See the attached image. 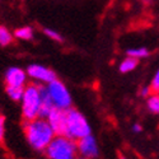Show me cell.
Instances as JSON below:
<instances>
[{"label":"cell","instance_id":"obj_8","mask_svg":"<svg viewBox=\"0 0 159 159\" xmlns=\"http://www.w3.org/2000/svg\"><path fill=\"white\" fill-rule=\"evenodd\" d=\"M46 120L51 125L52 130L55 131L56 135H65L66 131V110L61 108H54L50 115L47 116Z\"/></svg>","mask_w":159,"mask_h":159},{"label":"cell","instance_id":"obj_13","mask_svg":"<svg viewBox=\"0 0 159 159\" xmlns=\"http://www.w3.org/2000/svg\"><path fill=\"white\" fill-rule=\"evenodd\" d=\"M147 107L149 112L154 115H159V96L158 93H152L147 98Z\"/></svg>","mask_w":159,"mask_h":159},{"label":"cell","instance_id":"obj_21","mask_svg":"<svg viewBox=\"0 0 159 159\" xmlns=\"http://www.w3.org/2000/svg\"><path fill=\"white\" fill-rule=\"evenodd\" d=\"M118 159H127L124 154H121V153H118Z\"/></svg>","mask_w":159,"mask_h":159},{"label":"cell","instance_id":"obj_9","mask_svg":"<svg viewBox=\"0 0 159 159\" xmlns=\"http://www.w3.org/2000/svg\"><path fill=\"white\" fill-rule=\"evenodd\" d=\"M27 71L17 66H11L5 71V84L11 87H25L27 84Z\"/></svg>","mask_w":159,"mask_h":159},{"label":"cell","instance_id":"obj_4","mask_svg":"<svg viewBox=\"0 0 159 159\" xmlns=\"http://www.w3.org/2000/svg\"><path fill=\"white\" fill-rule=\"evenodd\" d=\"M41 92L39 85L28 84L24 87V93L22 98V117L24 121H31L39 117V110H41Z\"/></svg>","mask_w":159,"mask_h":159},{"label":"cell","instance_id":"obj_17","mask_svg":"<svg viewBox=\"0 0 159 159\" xmlns=\"http://www.w3.org/2000/svg\"><path fill=\"white\" fill-rule=\"evenodd\" d=\"M150 88H152V92L153 93H159V70L155 73L153 80L150 83Z\"/></svg>","mask_w":159,"mask_h":159},{"label":"cell","instance_id":"obj_5","mask_svg":"<svg viewBox=\"0 0 159 159\" xmlns=\"http://www.w3.org/2000/svg\"><path fill=\"white\" fill-rule=\"evenodd\" d=\"M47 90L50 93V97L54 102L56 108L61 110H69L73 104L71 94L68 90V88L65 87V84L60 80H54L47 84Z\"/></svg>","mask_w":159,"mask_h":159},{"label":"cell","instance_id":"obj_1","mask_svg":"<svg viewBox=\"0 0 159 159\" xmlns=\"http://www.w3.org/2000/svg\"><path fill=\"white\" fill-rule=\"evenodd\" d=\"M23 131L30 147L36 152H45L52 139L56 136L48 121L41 117L25 121L23 125Z\"/></svg>","mask_w":159,"mask_h":159},{"label":"cell","instance_id":"obj_15","mask_svg":"<svg viewBox=\"0 0 159 159\" xmlns=\"http://www.w3.org/2000/svg\"><path fill=\"white\" fill-rule=\"evenodd\" d=\"M126 55L130 56V57H134V59H143V57H147L149 56V51L144 47H140V48H129L126 51Z\"/></svg>","mask_w":159,"mask_h":159},{"label":"cell","instance_id":"obj_14","mask_svg":"<svg viewBox=\"0 0 159 159\" xmlns=\"http://www.w3.org/2000/svg\"><path fill=\"white\" fill-rule=\"evenodd\" d=\"M11 42H13V33H10V31L4 25H0V46H8Z\"/></svg>","mask_w":159,"mask_h":159},{"label":"cell","instance_id":"obj_12","mask_svg":"<svg viewBox=\"0 0 159 159\" xmlns=\"http://www.w3.org/2000/svg\"><path fill=\"white\" fill-rule=\"evenodd\" d=\"M14 37L18 39H22V41H30V39L33 38V31L31 27H20L17 28L14 31Z\"/></svg>","mask_w":159,"mask_h":159},{"label":"cell","instance_id":"obj_23","mask_svg":"<svg viewBox=\"0 0 159 159\" xmlns=\"http://www.w3.org/2000/svg\"><path fill=\"white\" fill-rule=\"evenodd\" d=\"M158 96H159V93H158Z\"/></svg>","mask_w":159,"mask_h":159},{"label":"cell","instance_id":"obj_3","mask_svg":"<svg viewBox=\"0 0 159 159\" xmlns=\"http://www.w3.org/2000/svg\"><path fill=\"white\" fill-rule=\"evenodd\" d=\"M48 159H76L78 145L76 141L64 135H56L45 150Z\"/></svg>","mask_w":159,"mask_h":159},{"label":"cell","instance_id":"obj_11","mask_svg":"<svg viewBox=\"0 0 159 159\" xmlns=\"http://www.w3.org/2000/svg\"><path fill=\"white\" fill-rule=\"evenodd\" d=\"M5 92L10 99L13 101H22L23 98V93H24V87H11V85H7Z\"/></svg>","mask_w":159,"mask_h":159},{"label":"cell","instance_id":"obj_16","mask_svg":"<svg viewBox=\"0 0 159 159\" xmlns=\"http://www.w3.org/2000/svg\"><path fill=\"white\" fill-rule=\"evenodd\" d=\"M43 33L48 37V38H51V39H54V41H56V42H62L64 39H62V37H61V34L59 33V32H56L55 30H51V28H43Z\"/></svg>","mask_w":159,"mask_h":159},{"label":"cell","instance_id":"obj_6","mask_svg":"<svg viewBox=\"0 0 159 159\" xmlns=\"http://www.w3.org/2000/svg\"><path fill=\"white\" fill-rule=\"evenodd\" d=\"M27 75L34 80H38L41 83H45V84H48L51 82L56 80V74L54 70H51L47 66H43V65H39V64H31L28 65L27 68Z\"/></svg>","mask_w":159,"mask_h":159},{"label":"cell","instance_id":"obj_19","mask_svg":"<svg viewBox=\"0 0 159 159\" xmlns=\"http://www.w3.org/2000/svg\"><path fill=\"white\" fill-rule=\"evenodd\" d=\"M152 93H153V92H152L150 85H149V87H144V88L140 89V96H141V97H147V98H148Z\"/></svg>","mask_w":159,"mask_h":159},{"label":"cell","instance_id":"obj_10","mask_svg":"<svg viewBox=\"0 0 159 159\" xmlns=\"http://www.w3.org/2000/svg\"><path fill=\"white\" fill-rule=\"evenodd\" d=\"M136 66H138V59L127 56L125 60H122L120 62V65H118V69H120L121 73L126 74V73H130L134 69H136Z\"/></svg>","mask_w":159,"mask_h":159},{"label":"cell","instance_id":"obj_20","mask_svg":"<svg viewBox=\"0 0 159 159\" xmlns=\"http://www.w3.org/2000/svg\"><path fill=\"white\" fill-rule=\"evenodd\" d=\"M141 130H143V127L139 124H135L134 126H132V131L134 132H141Z\"/></svg>","mask_w":159,"mask_h":159},{"label":"cell","instance_id":"obj_2","mask_svg":"<svg viewBox=\"0 0 159 159\" xmlns=\"http://www.w3.org/2000/svg\"><path fill=\"white\" fill-rule=\"evenodd\" d=\"M90 134L92 129L85 116L73 107L66 110V131L64 136H68L69 139L78 141Z\"/></svg>","mask_w":159,"mask_h":159},{"label":"cell","instance_id":"obj_7","mask_svg":"<svg viewBox=\"0 0 159 159\" xmlns=\"http://www.w3.org/2000/svg\"><path fill=\"white\" fill-rule=\"evenodd\" d=\"M76 145H78V154L79 155L87 157L89 159H96L99 154L96 138L92 134L88 135V136L82 138L80 140H78Z\"/></svg>","mask_w":159,"mask_h":159},{"label":"cell","instance_id":"obj_22","mask_svg":"<svg viewBox=\"0 0 159 159\" xmlns=\"http://www.w3.org/2000/svg\"><path fill=\"white\" fill-rule=\"evenodd\" d=\"M76 159H89V158H87V157H83V155H79V157H76Z\"/></svg>","mask_w":159,"mask_h":159},{"label":"cell","instance_id":"obj_18","mask_svg":"<svg viewBox=\"0 0 159 159\" xmlns=\"http://www.w3.org/2000/svg\"><path fill=\"white\" fill-rule=\"evenodd\" d=\"M5 138V116L0 115V143L4 141Z\"/></svg>","mask_w":159,"mask_h":159}]
</instances>
